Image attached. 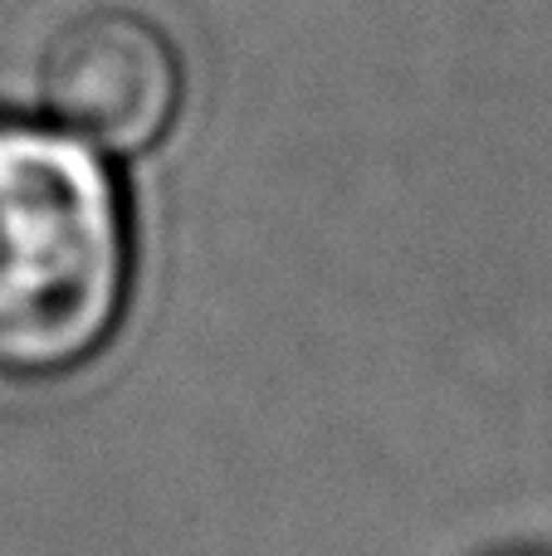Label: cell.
<instances>
[{"label":"cell","instance_id":"obj_2","mask_svg":"<svg viewBox=\"0 0 552 556\" xmlns=\"http://www.w3.org/2000/svg\"><path fill=\"white\" fill-rule=\"evenodd\" d=\"M39 88L74 137L103 152H142L172 127L181 64L156 25L123 10L78 15L49 39Z\"/></svg>","mask_w":552,"mask_h":556},{"label":"cell","instance_id":"obj_1","mask_svg":"<svg viewBox=\"0 0 552 556\" xmlns=\"http://www.w3.org/2000/svg\"><path fill=\"white\" fill-rule=\"evenodd\" d=\"M133 235L103 156L74 132L0 123V371L78 366L117 327Z\"/></svg>","mask_w":552,"mask_h":556}]
</instances>
